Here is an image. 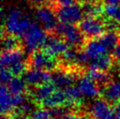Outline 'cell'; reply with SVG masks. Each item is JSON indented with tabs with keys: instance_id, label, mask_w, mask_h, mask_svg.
<instances>
[{
	"instance_id": "9a60e30c",
	"label": "cell",
	"mask_w": 120,
	"mask_h": 119,
	"mask_svg": "<svg viewBox=\"0 0 120 119\" xmlns=\"http://www.w3.org/2000/svg\"><path fill=\"white\" fill-rule=\"evenodd\" d=\"M67 96H66L64 89H57L50 96H48L47 99L44 100L41 105L43 106L44 108L49 109L55 108V107H59V106L67 107Z\"/></svg>"
},
{
	"instance_id": "1f68e13d",
	"label": "cell",
	"mask_w": 120,
	"mask_h": 119,
	"mask_svg": "<svg viewBox=\"0 0 120 119\" xmlns=\"http://www.w3.org/2000/svg\"><path fill=\"white\" fill-rule=\"evenodd\" d=\"M105 4H118L120 3V0H103Z\"/></svg>"
},
{
	"instance_id": "2e32d148",
	"label": "cell",
	"mask_w": 120,
	"mask_h": 119,
	"mask_svg": "<svg viewBox=\"0 0 120 119\" xmlns=\"http://www.w3.org/2000/svg\"><path fill=\"white\" fill-rule=\"evenodd\" d=\"M83 50L87 53L91 60L97 59L98 57L109 53L106 50L105 46H103L102 42L98 39H92L85 43L83 46Z\"/></svg>"
},
{
	"instance_id": "4dcf8cb0",
	"label": "cell",
	"mask_w": 120,
	"mask_h": 119,
	"mask_svg": "<svg viewBox=\"0 0 120 119\" xmlns=\"http://www.w3.org/2000/svg\"><path fill=\"white\" fill-rule=\"evenodd\" d=\"M112 20L116 21L117 24H119V25H120V5H119V8H118V10H117V14L115 15V17H114V19Z\"/></svg>"
},
{
	"instance_id": "5b68a950",
	"label": "cell",
	"mask_w": 120,
	"mask_h": 119,
	"mask_svg": "<svg viewBox=\"0 0 120 119\" xmlns=\"http://www.w3.org/2000/svg\"><path fill=\"white\" fill-rule=\"evenodd\" d=\"M78 27L84 37L89 40L97 39L107 31L106 22L100 17H85L79 23Z\"/></svg>"
},
{
	"instance_id": "5bb4252c",
	"label": "cell",
	"mask_w": 120,
	"mask_h": 119,
	"mask_svg": "<svg viewBox=\"0 0 120 119\" xmlns=\"http://www.w3.org/2000/svg\"><path fill=\"white\" fill-rule=\"evenodd\" d=\"M101 94L109 103H117L120 101V82H110L102 88Z\"/></svg>"
},
{
	"instance_id": "d6986e66",
	"label": "cell",
	"mask_w": 120,
	"mask_h": 119,
	"mask_svg": "<svg viewBox=\"0 0 120 119\" xmlns=\"http://www.w3.org/2000/svg\"><path fill=\"white\" fill-rule=\"evenodd\" d=\"M105 46L108 53L113 52L120 39L119 31H106L102 36L97 38Z\"/></svg>"
},
{
	"instance_id": "8fae6325",
	"label": "cell",
	"mask_w": 120,
	"mask_h": 119,
	"mask_svg": "<svg viewBox=\"0 0 120 119\" xmlns=\"http://www.w3.org/2000/svg\"><path fill=\"white\" fill-rule=\"evenodd\" d=\"M27 85L38 87L44 83L52 82V74L48 71L29 68L23 75Z\"/></svg>"
},
{
	"instance_id": "9c48e42d",
	"label": "cell",
	"mask_w": 120,
	"mask_h": 119,
	"mask_svg": "<svg viewBox=\"0 0 120 119\" xmlns=\"http://www.w3.org/2000/svg\"><path fill=\"white\" fill-rule=\"evenodd\" d=\"M90 113L93 119H115L114 108L104 99L94 101L90 106Z\"/></svg>"
},
{
	"instance_id": "277c9868",
	"label": "cell",
	"mask_w": 120,
	"mask_h": 119,
	"mask_svg": "<svg viewBox=\"0 0 120 119\" xmlns=\"http://www.w3.org/2000/svg\"><path fill=\"white\" fill-rule=\"evenodd\" d=\"M28 60L29 68L45 70L48 72H53L58 68V63L56 57L47 53L44 49L36 50L30 53Z\"/></svg>"
},
{
	"instance_id": "44dd1931",
	"label": "cell",
	"mask_w": 120,
	"mask_h": 119,
	"mask_svg": "<svg viewBox=\"0 0 120 119\" xmlns=\"http://www.w3.org/2000/svg\"><path fill=\"white\" fill-rule=\"evenodd\" d=\"M114 59L112 55L110 56L109 53L98 57L97 59H94L90 61L89 65V68H95V69L102 70V71H108L111 68L113 65Z\"/></svg>"
},
{
	"instance_id": "603a6c76",
	"label": "cell",
	"mask_w": 120,
	"mask_h": 119,
	"mask_svg": "<svg viewBox=\"0 0 120 119\" xmlns=\"http://www.w3.org/2000/svg\"><path fill=\"white\" fill-rule=\"evenodd\" d=\"M9 92L12 96L25 95L27 90V83L21 76L13 77L12 80L6 85Z\"/></svg>"
},
{
	"instance_id": "d4e9b609",
	"label": "cell",
	"mask_w": 120,
	"mask_h": 119,
	"mask_svg": "<svg viewBox=\"0 0 120 119\" xmlns=\"http://www.w3.org/2000/svg\"><path fill=\"white\" fill-rule=\"evenodd\" d=\"M67 96L68 103L67 107H71V106H77L82 101V94L80 91L78 87L70 86L68 87L67 89H64Z\"/></svg>"
},
{
	"instance_id": "7402d4cb",
	"label": "cell",
	"mask_w": 120,
	"mask_h": 119,
	"mask_svg": "<svg viewBox=\"0 0 120 119\" xmlns=\"http://www.w3.org/2000/svg\"><path fill=\"white\" fill-rule=\"evenodd\" d=\"M84 75H86L87 77H89L90 79L94 81L95 82L97 83L102 88L110 82V75L105 71L95 69V68H88Z\"/></svg>"
},
{
	"instance_id": "4316f807",
	"label": "cell",
	"mask_w": 120,
	"mask_h": 119,
	"mask_svg": "<svg viewBox=\"0 0 120 119\" xmlns=\"http://www.w3.org/2000/svg\"><path fill=\"white\" fill-rule=\"evenodd\" d=\"M13 77V74H11V72L10 71L9 68L1 67V81H2V84L7 85L12 80Z\"/></svg>"
},
{
	"instance_id": "7c38bea8",
	"label": "cell",
	"mask_w": 120,
	"mask_h": 119,
	"mask_svg": "<svg viewBox=\"0 0 120 119\" xmlns=\"http://www.w3.org/2000/svg\"><path fill=\"white\" fill-rule=\"evenodd\" d=\"M77 87L79 88L82 96L89 98H95L100 96L101 90L99 85L86 75H82L77 80Z\"/></svg>"
},
{
	"instance_id": "ffe728a7",
	"label": "cell",
	"mask_w": 120,
	"mask_h": 119,
	"mask_svg": "<svg viewBox=\"0 0 120 119\" xmlns=\"http://www.w3.org/2000/svg\"><path fill=\"white\" fill-rule=\"evenodd\" d=\"M22 43L20 41V38L15 36L13 34L2 32V49L3 52L12 51V50L20 49Z\"/></svg>"
},
{
	"instance_id": "e0dca14e",
	"label": "cell",
	"mask_w": 120,
	"mask_h": 119,
	"mask_svg": "<svg viewBox=\"0 0 120 119\" xmlns=\"http://www.w3.org/2000/svg\"><path fill=\"white\" fill-rule=\"evenodd\" d=\"M56 89L57 88L54 86V84L52 82L44 83L42 85L36 87L33 90L32 97H33L34 102L41 104L43 103L44 100H46L48 96H50Z\"/></svg>"
},
{
	"instance_id": "ba28073f",
	"label": "cell",
	"mask_w": 120,
	"mask_h": 119,
	"mask_svg": "<svg viewBox=\"0 0 120 119\" xmlns=\"http://www.w3.org/2000/svg\"><path fill=\"white\" fill-rule=\"evenodd\" d=\"M81 75L79 69H68L59 67L52 73V82L59 89H65L73 86L78 76Z\"/></svg>"
},
{
	"instance_id": "484cf974",
	"label": "cell",
	"mask_w": 120,
	"mask_h": 119,
	"mask_svg": "<svg viewBox=\"0 0 120 119\" xmlns=\"http://www.w3.org/2000/svg\"><path fill=\"white\" fill-rule=\"evenodd\" d=\"M31 119H53L52 115L48 109L44 107L35 109L30 115Z\"/></svg>"
},
{
	"instance_id": "f546056e",
	"label": "cell",
	"mask_w": 120,
	"mask_h": 119,
	"mask_svg": "<svg viewBox=\"0 0 120 119\" xmlns=\"http://www.w3.org/2000/svg\"><path fill=\"white\" fill-rule=\"evenodd\" d=\"M115 119H120V101H118L114 106Z\"/></svg>"
},
{
	"instance_id": "83f0119b",
	"label": "cell",
	"mask_w": 120,
	"mask_h": 119,
	"mask_svg": "<svg viewBox=\"0 0 120 119\" xmlns=\"http://www.w3.org/2000/svg\"><path fill=\"white\" fill-rule=\"evenodd\" d=\"M76 2L75 0H53V10L55 8L58 7H63V6H68L70 4H73Z\"/></svg>"
},
{
	"instance_id": "cb8c5ba5",
	"label": "cell",
	"mask_w": 120,
	"mask_h": 119,
	"mask_svg": "<svg viewBox=\"0 0 120 119\" xmlns=\"http://www.w3.org/2000/svg\"><path fill=\"white\" fill-rule=\"evenodd\" d=\"M81 4L85 17H101L103 14V5L100 2L83 1Z\"/></svg>"
},
{
	"instance_id": "8992f818",
	"label": "cell",
	"mask_w": 120,
	"mask_h": 119,
	"mask_svg": "<svg viewBox=\"0 0 120 119\" xmlns=\"http://www.w3.org/2000/svg\"><path fill=\"white\" fill-rule=\"evenodd\" d=\"M35 18L38 24L42 26L48 34H53L55 32L59 19L52 6L38 5L35 9Z\"/></svg>"
},
{
	"instance_id": "6da1fadb",
	"label": "cell",
	"mask_w": 120,
	"mask_h": 119,
	"mask_svg": "<svg viewBox=\"0 0 120 119\" xmlns=\"http://www.w3.org/2000/svg\"><path fill=\"white\" fill-rule=\"evenodd\" d=\"M4 22V26L3 29L5 30V33L13 34L19 38L24 36L33 24L30 19L18 8L11 9Z\"/></svg>"
},
{
	"instance_id": "d6a6232c",
	"label": "cell",
	"mask_w": 120,
	"mask_h": 119,
	"mask_svg": "<svg viewBox=\"0 0 120 119\" xmlns=\"http://www.w3.org/2000/svg\"><path fill=\"white\" fill-rule=\"evenodd\" d=\"M29 1L32 2L33 4H36L37 6H38V5H41L46 0H29Z\"/></svg>"
},
{
	"instance_id": "836d02e7",
	"label": "cell",
	"mask_w": 120,
	"mask_h": 119,
	"mask_svg": "<svg viewBox=\"0 0 120 119\" xmlns=\"http://www.w3.org/2000/svg\"><path fill=\"white\" fill-rule=\"evenodd\" d=\"M83 1H90V2H99V0H83Z\"/></svg>"
},
{
	"instance_id": "ac0fdd59",
	"label": "cell",
	"mask_w": 120,
	"mask_h": 119,
	"mask_svg": "<svg viewBox=\"0 0 120 119\" xmlns=\"http://www.w3.org/2000/svg\"><path fill=\"white\" fill-rule=\"evenodd\" d=\"M25 53L21 48L12 51L3 52L1 55V67H9L15 63L25 60Z\"/></svg>"
},
{
	"instance_id": "4fadbf2b",
	"label": "cell",
	"mask_w": 120,
	"mask_h": 119,
	"mask_svg": "<svg viewBox=\"0 0 120 119\" xmlns=\"http://www.w3.org/2000/svg\"><path fill=\"white\" fill-rule=\"evenodd\" d=\"M1 99V114L2 117H10L15 111V106L13 103V96L9 92L6 85L2 84L0 90Z\"/></svg>"
},
{
	"instance_id": "30bf717a",
	"label": "cell",
	"mask_w": 120,
	"mask_h": 119,
	"mask_svg": "<svg viewBox=\"0 0 120 119\" xmlns=\"http://www.w3.org/2000/svg\"><path fill=\"white\" fill-rule=\"evenodd\" d=\"M68 48L69 46L61 37L53 33L48 34L47 43L43 49L51 55L57 57L61 56Z\"/></svg>"
},
{
	"instance_id": "e575fe53",
	"label": "cell",
	"mask_w": 120,
	"mask_h": 119,
	"mask_svg": "<svg viewBox=\"0 0 120 119\" xmlns=\"http://www.w3.org/2000/svg\"><path fill=\"white\" fill-rule=\"evenodd\" d=\"M75 1H82V0H75Z\"/></svg>"
},
{
	"instance_id": "7a4b0ae2",
	"label": "cell",
	"mask_w": 120,
	"mask_h": 119,
	"mask_svg": "<svg viewBox=\"0 0 120 119\" xmlns=\"http://www.w3.org/2000/svg\"><path fill=\"white\" fill-rule=\"evenodd\" d=\"M48 33L38 23L33 22L30 28L24 34V47L28 53H33L36 50L43 49L47 43Z\"/></svg>"
},
{
	"instance_id": "52a82bcc",
	"label": "cell",
	"mask_w": 120,
	"mask_h": 119,
	"mask_svg": "<svg viewBox=\"0 0 120 119\" xmlns=\"http://www.w3.org/2000/svg\"><path fill=\"white\" fill-rule=\"evenodd\" d=\"M54 11L60 23L76 25L83 19L84 17L82 4L75 3L68 6L58 7L54 9Z\"/></svg>"
},
{
	"instance_id": "f1b7e54d",
	"label": "cell",
	"mask_w": 120,
	"mask_h": 119,
	"mask_svg": "<svg viewBox=\"0 0 120 119\" xmlns=\"http://www.w3.org/2000/svg\"><path fill=\"white\" fill-rule=\"evenodd\" d=\"M112 57H113V59L115 61L120 62V39H119V41H118L117 45L116 46V47H115V49H114L113 52H112Z\"/></svg>"
},
{
	"instance_id": "3957f363",
	"label": "cell",
	"mask_w": 120,
	"mask_h": 119,
	"mask_svg": "<svg viewBox=\"0 0 120 119\" xmlns=\"http://www.w3.org/2000/svg\"><path fill=\"white\" fill-rule=\"evenodd\" d=\"M54 34L61 37L70 47L82 48L86 43V38L81 32L80 28L75 26V25L59 23Z\"/></svg>"
}]
</instances>
